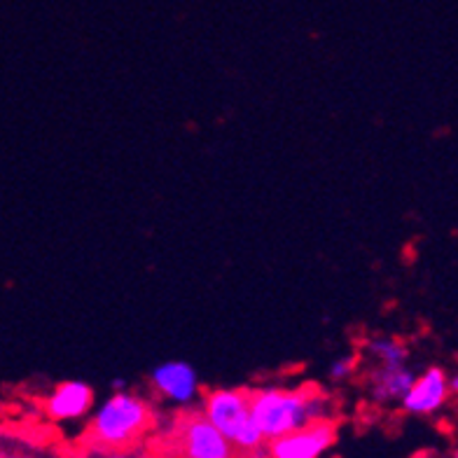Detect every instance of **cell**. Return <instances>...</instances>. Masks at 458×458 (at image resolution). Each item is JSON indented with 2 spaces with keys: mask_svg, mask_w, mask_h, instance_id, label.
Here are the masks:
<instances>
[{
  "mask_svg": "<svg viewBox=\"0 0 458 458\" xmlns=\"http://www.w3.org/2000/svg\"><path fill=\"white\" fill-rule=\"evenodd\" d=\"M250 411L267 445L281 440L285 435L307 428L311 423L330 419L327 416V395L316 386H262L248 388Z\"/></svg>",
  "mask_w": 458,
  "mask_h": 458,
  "instance_id": "6da1fadb",
  "label": "cell"
},
{
  "mask_svg": "<svg viewBox=\"0 0 458 458\" xmlns=\"http://www.w3.org/2000/svg\"><path fill=\"white\" fill-rule=\"evenodd\" d=\"M150 404L129 391L113 393L87 426L85 442L101 456H124L152 428Z\"/></svg>",
  "mask_w": 458,
  "mask_h": 458,
  "instance_id": "7a4b0ae2",
  "label": "cell"
},
{
  "mask_svg": "<svg viewBox=\"0 0 458 458\" xmlns=\"http://www.w3.org/2000/svg\"><path fill=\"white\" fill-rule=\"evenodd\" d=\"M206 419L225 435L239 456L267 458V440L250 411L248 388H208L204 391Z\"/></svg>",
  "mask_w": 458,
  "mask_h": 458,
  "instance_id": "3957f363",
  "label": "cell"
},
{
  "mask_svg": "<svg viewBox=\"0 0 458 458\" xmlns=\"http://www.w3.org/2000/svg\"><path fill=\"white\" fill-rule=\"evenodd\" d=\"M169 458H239V452L225 440L201 410H185L175 414L166 437Z\"/></svg>",
  "mask_w": 458,
  "mask_h": 458,
  "instance_id": "277c9868",
  "label": "cell"
},
{
  "mask_svg": "<svg viewBox=\"0 0 458 458\" xmlns=\"http://www.w3.org/2000/svg\"><path fill=\"white\" fill-rule=\"evenodd\" d=\"M337 440V423L316 421L267 445V458H320Z\"/></svg>",
  "mask_w": 458,
  "mask_h": 458,
  "instance_id": "5b68a950",
  "label": "cell"
},
{
  "mask_svg": "<svg viewBox=\"0 0 458 458\" xmlns=\"http://www.w3.org/2000/svg\"><path fill=\"white\" fill-rule=\"evenodd\" d=\"M449 377L445 369L433 365L423 374H419V379L411 386V391L404 395L403 410L410 414H433L446 403L449 395Z\"/></svg>",
  "mask_w": 458,
  "mask_h": 458,
  "instance_id": "8992f818",
  "label": "cell"
},
{
  "mask_svg": "<svg viewBox=\"0 0 458 458\" xmlns=\"http://www.w3.org/2000/svg\"><path fill=\"white\" fill-rule=\"evenodd\" d=\"M150 381L152 386L157 388L159 395L181 404L190 403L197 395V391H199L197 372L182 360L164 362L157 369H152Z\"/></svg>",
  "mask_w": 458,
  "mask_h": 458,
  "instance_id": "52a82bcc",
  "label": "cell"
},
{
  "mask_svg": "<svg viewBox=\"0 0 458 458\" xmlns=\"http://www.w3.org/2000/svg\"><path fill=\"white\" fill-rule=\"evenodd\" d=\"M94 391L85 381H64L45 400V414L55 421H72L89 411Z\"/></svg>",
  "mask_w": 458,
  "mask_h": 458,
  "instance_id": "ba28073f",
  "label": "cell"
},
{
  "mask_svg": "<svg viewBox=\"0 0 458 458\" xmlns=\"http://www.w3.org/2000/svg\"><path fill=\"white\" fill-rule=\"evenodd\" d=\"M414 369L407 368V365H398V368H377L369 374V393L377 403H393V400H400L403 403L404 395L411 391V386L416 384Z\"/></svg>",
  "mask_w": 458,
  "mask_h": 458,
  "instance_id": "9c48e42d",
  "label": "cell"
},
{
  "mask_svg": "<svg viewBox=\"0 0 458 458\" xmlns=\"http://www.w3.org/2000/svg\"><path fill=\"white\" fill-rule=\"evenodd\" d=\"M369 353H372L374 362L381 368H398V365H407L410 351L400 339L393 337H377L368 344Z\"/></svg>",
  "mask_w": 458,
  "mask_h": 458,
  "instance_id": "30bf717a",
  "label": "cell"
},
{
  "mask_svg": "<svg viewBox=\"0 0 458 458\" xmlns=\"http://www.w3.org/2000/svg\"><path fill=\"white\" fill-rule=\"evenodd\" d=\"M353 368H356V360H353V358H339V360L332 362L330 379L344 381L351 372H353Z\"/></svg>",
  "mask_w": 458,
  "mask_h": 458,
  "instance_id": "8fae6325",
  "label": "cell"
},
{
  "mask_svg": "<svg viewBox=\"0 0 458 458\" xmlns=\"http://www.w3.org/2000/svg\"><path fill=\"white\" fill-rule=\"evenodd\" d=\"M449 391L458 395V372L454 374V377H449Z\"/></svg>",
  "mask_w": 458,
  "mask_h": 458,
  "instance_id": "7c38bea8",
  "label": "cell"
},
{
  "mask_svg": "<svg viewBox=\"0 0 458 458\" xmlns=\"http://www.w3.org/2000/svg\"><path fill=\"white\" fill-rule=\"evenodd\" d=\"M3 458H30V456H19V454H10V456H7V454H5Z\"/></svg>",
  "mask_w": 458,
  "mask_h": 458,
  "instance_id": "4fadbf2b",
  "label": "cell"
},
{
  "mask_svg": "<svg viewBox=\"0 0 458 458\" xmlns=\"http://www.w3.org/2000/svg\"><path fill=\"white\" fill-rule=\"evenodd\" d=\"M454 458H458V449H456V452H454Z\"/></svg>",
  "mask_w": 458,
  "mask_h": 458,
  "instance_id": "5bb4252c",
  "label": "cell"
}]
</instances>
